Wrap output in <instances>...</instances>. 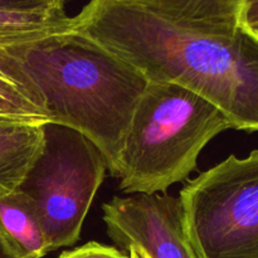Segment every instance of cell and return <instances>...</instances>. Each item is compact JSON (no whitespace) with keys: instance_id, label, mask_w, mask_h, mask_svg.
I'll return each instance as SVG.
<instances>
[{"instance_id":"cell-1","label":"cell","mask_w":258,"mask_h":258,"mask_svg":"<svg viewBox=\"0 0 258 258\" xmlns=\"http://www.w3.org/2000/svg\"><path fill=\"white\" fill-rule=\"evenodd\" d=\"M73 30L138 68L149 81L185 87L216 105L232 128L258 133V38L184 29L130 0H90Z\"/></svg>"},{"instance_id":"cell-2","label":"cell","mask_w":258,"mask_h":258,"mask_svg":"<svg viewBox=\"0 0 258 258\" xmlns=\"http://www.w3.org/2000/svg\"><path fill=\"white\" fill-rule=\"evenodd\" d=\"M44 98L50 122L90 139L116 178L134 112L149 80L77 30L7 48Z\"/></svg>"},{"instance_id":"cell-3","label":"cell","mask_w":258,"mask_h":258,"mask_svg":"<svg viewBox=\"0 0 258 258\" xmlns=\"http://www.w3.org/2000/svg\"><path fill=\"white\" fill-rule=\"evenodd\" d=\"M231 123L185 87L149 81L134 112L116 178L125 194L165 193L196 170L199 154Z\"/></svg>"},{"instance_id":"cell-4","label":"cell","mask_w":258,"mask_h":258,"mask_svg":"<svg viewBox=\"0 0 258 258\" xmlns=\"http://www.w3.org/2000/svg\"><path fill=\"white\" fill-rule=\"evenodd\" d=\"M179 199L198 258H258V149L201 173Z\"/></svg>"},{"instance_id":"cell-5","label":"cell","mask_w":258,"mask_h":258,"mask_svg":"<svg viewBox=\"0 0 258 258\" xmlns=\"http://www.w3.org/2000/svg\"><path fill=\"white\" fill-rule=\"evenodd\" d=\"M43 148L19 190L35 204L49 251L75 244L107 170L100 149L83 134L43 125Z\"/></svg>"},{"instance_id":"cell-6","label":"cell","mask_w":258,"mask_h":258,"mask_svg":"<svg viewBox=\"0 0 258 258\" xmlns=\"http://www.w3.org/2000/svg\"><path fill=\"white\" fill-rule=\"evenodd\" d=\"M102 211L107 234L125 251L138 246L150 258H198L176 197L166 193L113 197Z\"/></svg>"},{"instance_id":"cell-7","label":"cell","mask_w":258,"mask_h":258,"mask_svg":"<svg viewBox=\"0 0 258 258\" xmlns=\"http://www.w3.org/2000/svg\"><path fill=\"white\" fill-rule=\"evenodd\" d=\"M168 22L202 34L231 35L241 27L246 0H130Z\"/></svg>"},{"instance_id":"cell-8","label":"cell","mask_w":258,"mask_h":258,"mask_svg":"<svg viewBox=\"0 0 258 258\" xmlns=\"http://www.w3.org/2000/svg\"><path fill=\"white\" fill-rule=\"evenodd\" d=\"M50 122L44 98L17 57L0 48V125Z\"/></svg>"},{"instance_id":"cell-9","label":"cell","mask_w":258,"mask_h":258,"mask_svg":"<svg viewBox=\"0 0 258 258\" xmlns=\"http://www.w3.org/2000/svg\"><path fill=\"white\" fill-rule=\"evenodd\" d=\"M0 242L14 258H43L50 252L37 207L19 189L0 194Z\"/></svg>"},{"instance_id":"cell-10","label":"cell","mask_w":258,"mask_h":258,"mask_svg":"<svg viewBox=\"0 0 258 258\" xmlns=\"http://www.w3.org/2000/svg\"><path fill=\"white\" fill-rule=\"evenodd\" d=\"M43 141V125H0V194L19 188Z\"/></svg>"},{"instance_id":"cell-11","label":"cell","mask_w":258,"mask_h":258,"mask_svg":"<svg viewBox=\"0 0 258 258\" xmlns=\"http://www.w3.org/2000/svg\"><path fill=\"white\" fill-rule=\"evenodd\" d=\"M75 28L73 17L64 8L47 12H4L0 10V48H10L23 43L64 33Z\"/></svg>"},{"instance_id":"cell-12","label":"cell","mask_w":258,"mask_h":258,"mask_svg":"<svg viewBox=\"0 0 258 258\" xmlns=\"http://www.w3.org/2000/svg\"><path fill=\"white\" fill-rule=\"evenodd\" d=\"M58 258H128V254H125L116 247L106 246L98 242H88L77 248L63 252Z\"/></svg>"},{"instance_id":"cell-13","label":"cell","mask_w":258,"mask_h":258,"mask_svg":"<svg viewBox=\"0 0 258 258\" xmlns=\"http://www.w3.org/2000/svg\"><path fill=\"white\" fill-rule=\"evenodd\" d=\"M64 8L62 0H0L4 12H47Z\"/></svg>"},{"instance_id":"cell-14","label":"cell","mask_w":258,"mask_h":258,"mask_svg":"<svg viewBox=\"0 0 258 258\" xmlns=\"http://www.w3.org/2000/svg\"><path fill=\"white\" fill-rule=\"evenodd\" d=\"M241 27L258 38V0H246L241 15Z\"/></svg>"},{"instance_id":"cell-15","label":"cell","mask_w":258,"mask_h":258,"mask_svg":"<svg viewBox=\"0 0 258 258\" xmlns=\"http://www.w3.org/2000/svg\"><path fill=\"white\" fill-rule=\"evenodd\" d=\"M126 251H127L128 258H150L143 248L138 246H130Z\"/></svg>"},{"instance_id":"cell-16","label":"cell","mask_w":258,"mask_h":258,"mask_svg":"<svg viewBox=\"0 0 258 258\" xmlns=\"http://www.w3.org/2000/svg\"><path fill=\"white\" fill-rule=\"evenodd\" d=\"M0 258H14L9 253V252L7 251V248L3 246L2 242H0Z\"/></svg>"},{"instance_id":"cell-17","label":"cell","mask_w":258,"mask_h":258,"mask_svg":"<svg viewBox=\"0 0 258 258\" xmlns=\"http://www.w3.org/2000/svg\"><path fill=\"white\" fill-rule=\"evenodd\" d=\"M66 2H68V0H62V3H64V4H66Z\"/></svg>"}]
</instances>
